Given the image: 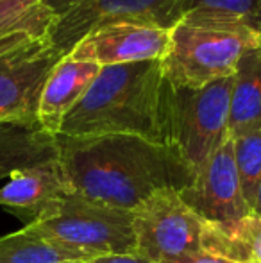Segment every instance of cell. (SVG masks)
Instances as JSON below:
<instances>
[{"mask_svg":"<svg viewBox=\"0 0 261 263\" xmlns=\"http://www.w3.org/2000/svg\"><path fill=\"white\" fill-rule=\"evenodd\" d=\"M61 166L73 194L132 211L157 190L192 183L185 163L163 143L131 135H57Z\"/></svg>","mask_w":261,"mask_h":263,"instance_id":"6da1fadb","label":"cell"},{"mask_svg":"<svg viewBox=\"0 0 261 263\" xmlns=\"http://www.w3.org/2000/svg\"><path fill=\"white\" fill-rule=\"evenodd\" d=\"M165 91L161 59L102 66L65 117L59 135H131L163 143Z\"/></svg>","mask_w":261,"mask_h":263,"instance_id":"7a4b0ae2","label":"cell"},{"mask_svg":"<svg viewBox=\"0 0 261 263\" xmlns=\"http://www.w3.org/2000/svg\"><path fill=\"white\" fill-rule=\"evenodd\" d=\"M233 76L200 88L172 86L163 102V145L177 154L192 177L229 138Z\"/></svg>","mask_w":261,"mask_h":263,"instance_id":"3957f363","label":"cell"},{"mask_svg":"<svg viewBox=\"0 0 261 263\" xmlns=\"http://www.w3.org/2000/svg\"><path fill=\"white\" fill-rule=\"evenodd\" d=\"M261 47V36L247 29L190 24L170 29V42L161 58L165 79L172 86L200 88L231 77L247 50Z\"/></svg>","mask_w":261,"mask_h":263,"instance_id":"277c9868","label":"cell"},{"mask_svg":"<svg viewBox=\"0 0 261 263\" xmlns=\"http://www.w3.org/2000/svg\"><path fill=\"white\" fill-rule=\"evenodd\" d=\"M29 226L91 258L134 253L131 211L98 204L75 194Z\"/></svg>","mask_w":261,"mask_h":263,"instance_id":"5b68a950","label":"cell"},{"mask_svg":"<svg viewBox=\"0 0 261 263\" xmlns=\"http://www.w3.org/2000/svg\"><path fill=\"white\" fill-rule=\"evenodd\" d=\"M132 213L134 253L150 263H186L204 254V220L165 188L139 202Z\"/></svg>","mask_w":261,"mask_h":263,"instance_id":"8992f818","label":"cell"},{"mask_svg":"<svg viewBox=\"0 0 261 263\" xmlns=\"http://www.w3.org/2000/svg\"><path fill=\"white\" fill-rule=\"evenodd\" d=\"M193 0H73L59 14L50 43L66 55L90 31L115 22L172 29L190 13Z\"/></svg>","mask_w":261,"mask_h":263,"instance_id":"52a82bcc","label":"cell"},{"mask_svg":"<svg viewBox=\"0 0 261 263\" xmlns=\"http://www.w3.org/2000/svg\"><path fill=\"white\" fill-rule=\"evenodd\" d=\"M61 58L50 40L0 55V122H38L43 84Z\"/></svg>","mask_w":261,"mask_h":263,"instance_id":"ba28073f","label":"cell"},{"mask_svg":"<svg viewBox=\"0 0 261 263\" xmlns=\"http://www.w3.org/2000/svg\"><path fill=\"white\" fill-rule=\"evenodd\" d=\"M177 194L204 222H231L251 215L242 194L231 136L215 151L192 183Z\"/></svg>","mask_w":261,"mask_h":263,"instance_id":"9c48e42d","label":"cell"},{"mask_svg":"<svg viewBox=\"0 0 261 263\" xmlns=\"http://www.w3.org/2000/svg\"><path fill=\"white\" fill-rule=\"evenodd\" d=\"M170 29L136 22H115L90 31L68 55L95 65L115 66L161 59L168 49Z\"/></svg>","mask_w":261,"mask_h":263,"instance_id":"30bf717a","label":"cell"},{"mask_svg":"<svg viewBox=\"0 0 261 263\" xmlns=\"http://www.w3.org/2000/svg\"><path fill=\"white\" fill-rule=\"evenodd\" d=\"M72 194L59 159H52L13 174L0 188V208L29 226Z\"/></svg>","mask_w":261,"mask_h":263,"instance_id":"8fae6325","label":"cell"},{"mask_svg":"<svg viewBox=\"0 0 261 263\" xmlns=\"http://www.w3.org/2000/svg\"><path fill=\"white\" fill-rule=\"evenodd\" d=\"M101 66L91 61H81L63 55L49 73L39 95L36 120L47 133L57 136L68 111L83 99L97 77Z\"/></svg>","mask_w":261,"mask_h":263,"instance_id":"7c38bea8","label":"cell"},{"mask_svg":"<svg viewBox=\"0 0 261 263\" xmlns=\"http://www.w3.org/2000/svg\"><path fill=\"white\" fill-rule=\"evenodd\" d=\"M57 156V138L38 122H0V181Z\"/></svg>","mask_w":261,"mask_h":263,"instance_id":"4fadbf2b","label":"cell"},{"mask_svg":"<svg viewBox=\"0 0 261 263\" xmlns=\"http://www.w3.org/2000/svg\"><path fill=\"white\" fill-rule=\"evenodd\" d=\"M56 20L47 0H0V55L50 40Z\"/></svg>","mask_w":261,"mask_h":263,"instance_id":"5bb4252c","label":"cell"},{"mask_svg":"<svg viewBox=\"0 0 261 263\" xmlns=\"http://www.w3.org/2000/svg\"><path fill=\"white\" fill-rule=\"evenodd\" d=\"M261 129V47L247 50L233 73L229 136Z\"/></svg>","mask_w":261,"mask_h":263,"instance_id":"9a60e30c","label":"cell"},{"mask_svg":"<svg viewBox=\"0 0 261 263\" xmlns=\"http://www.w3.org/2000/svg\"><path fill=\"white\" fill-rule=\"evenodd\" d=\"M206 254L234 263H261V222L256 215L231 222H204Z\"/></svg>","mask_w":261,"mask_h":263,"instance_id":"2e32d148","label":"cell"},{"mask_svg":"<svg viewBox=\"0 0 261 263\" xmlns=\"http://www.w3.org/2000/svg\"><path fill=\"white\" fill-rule=\"evenodd\" d=\"M88 260L93 258L50 240L31 226L0 236V263H79Z\"/></svg>","mask_w":261,"mask_h":263,"instance_id":"e0dca14e","label":"cell"},{"mask_svg":"<svg viewBox=\"0 0 261 263\" xmlns=\"http://www.w3.org/2000/svg\"><path fill=\"white\" fill-rule=\"evenodd\" d=\"M190 24L247 29L261 36V7L258 0H193L183 18Z\"/></svg>","mask_w":261,"mask_h":263,"instance_id":"ac0fdd59","label":"cell"},{"mask_svg":"<svg viewBox=\"0 0 261 263\" xmlns=\"http://www.w3.org/2000/svg\"><path fill=\"white\" fill-rule=\"evenodd\" d=\"M231 138H233L234 163L240 177L242 194L252 213L256 192L261 183V129L242 133Z\"/></svg>","mask_w":261,"mask_h":263,"instance_id":"d6986e66","label":"cell"},{"mask_svg":"<svg viewBox=\"0 0 261 263\" xmlns=\"http://www.w3.org/2000/svg\"><path fill=\"white\" fill-rule=\"evenodd\" d=\"M86 263H150L145 258L138 256L136 253L129 254H106V256H98Z\"/></svg>","mask_w":261,"mask_h":263,"instance_id":"ffe728a7","label":"cell"},{"mask_svg":"<svg viewBox=\"0 0 261 263\" xmlns=\"http://www.w3.org/2000/svg\"><path fill=\"white\" fill-rule=\"evenodd\" d=\"M186 263H234L231 260H226V258H220V256H213V254H200L197 258H192L190 261Z\"/></svg>","mask_w":261,"mask_h":263,"instance_id":"44dd1931","label":"cell"},{"mask_svg":"<svg viewBox=\"0 0 261 263\" xmlns=\"http://www.w3.org/2000/svg\"><path fill=\"white\" fill-rule=\"evenodd\" d=\"M72 2H73V0H47V4H49V6L52 7L57 14H59L66 6H70Z\"/></svg>","mask_w":261,"mask_h":263,"instance_id":"7402d4cb","label":"cell"},{"mask_svg":"<svg viewBox=\"0 0 261 263\" xmlns=\"http://www.w3.org/2000/svg\"><path fill=\"white\" fill-rule=\"evenodd\" d=\"M261 211V183L256 192V199H254V206H252V213H259Z\"/></svg>","mask_w":261,"mask_h":263,"instance_id":"603a6c76","label":"cell"},{"mask_svg":"<svg viewBox=\"0 0 261 263\" xmlns=\"http://www.w3.org/2000/svg\"><path fill=\"white\" fill-rule=\"evenodd\" d=\"M252 215H256V217H258V220L261 222V211H259V213H252Z\"/></svg>","mask_w":261,"mask_h":263,"instance_id":"cb8c5ba5","label":"cell"},{"mask_svg":"<svg viewBox=\"0 0 261 263\" xmlns=\"http://www.w3.org/2000/svg\"><path fill=\"white\" fill-rule=\"evenodd\" d=\"M258 4H259V7H261V0H258Z\"/></svg>","mask_w":261,"mask_h":263,"instance_id":"d4e9b609","label":"cell"},{"mask_svg":"<svg viewBox=\"0 0 261 263\" xmlns=\"http://www.w3.org/2000/svg\"><path fill=\"white\" fill-rule=\"evenodd\" d=\"M88 261H90V260H88ZM79 263H86V261H79Z\"/></svg>","mask_w":261,"mask_h":263,"instance_id":"484cf974","label":"cell"}]
</instances>
